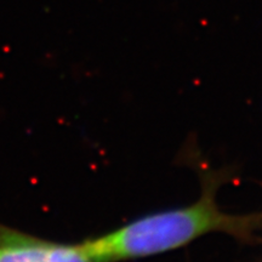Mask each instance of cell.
Listing matches in <instances>:
<instances>
[{
	"label": "cell",
	"mask_w": 262,
	"mask_h": 262,
	"mask_svg": "<svg viewBox=\"0 0 262 262\" xmlns=\"http://www.w3.org/2000/svg\"><path fill=\"white\" fill-rule=\"evenodd\" d=\"M217 186L215 178H206L202 196L192 205L143 216L78 247L93 262H120L166 253L214 232L245 238L256 221L220 210Z\"/></svg>",
	"instance_id": "obj_1"
},
{
	"label": "cell",
	"mask_w": 262,
	"mask_h": 262,
	"mask_svg": "<svg viewBox=\"0 0 262 262\" xmlns=\"http://www.w3.org/2000/svg\"><path fill=\"white\" fill-rule=\"evenodd\" d=\"M0 262H93L78 244L34 237L0 224Z\"/></svg>",
	"instance_id": "obj_2"
}]
</instances>
